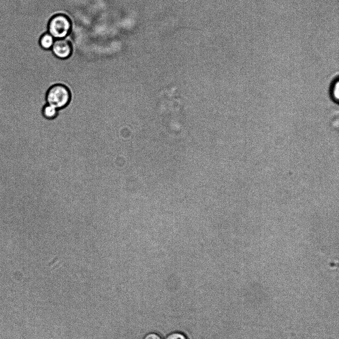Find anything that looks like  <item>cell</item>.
<instances>
[{"label": "cell", "instance_id": "obj_1", "mask_svg": "<svg viewBox=\"0 0 339 339\" xmlns=\"http://www.w3.org/2000/svg\"><path fill=\"white\" fill-rule=\"evenodd\" d=\"M71 94L66 85L56 84L50 87L46 92V99L49 104L60 110L66 107L70 103Z\"/></svg>", "mask_w": 339, "mask_h": 339}, {"label": "cell", "instance_id": "obj_2", "mask_svg": "<svg viewBox=\"0 0 339 339\" xmlns=\"http://www.w3.org/2000/svg\"><path fill=\"white\" fill-rule=\"evenodd\" d=\"M71 22L66 15L58 14L54 16L49 23V33L57 39H64L71 29Z\"/></svg>", "mask_w": 339, "mask_h": 339}, {"label": "cell", "instance_id": "obj_3", "mask_svg": "<svg viewBox=\"0 0 339 339\" xmlns=\"http://www.w3.org/2000/svg\"><path fill=\"white\" fill-rule=\"evenodd\" d=\"M54 54L58 58L66 59L71 53L70 44L64 39H57L52 47Z\"/></svg>", "mask_w": 339, "mask_h": 339}, {"label": "cell", "instance_id": "obj_4", "mask_svg": "<svg viewBox=\"0 0 339 339\" xmlns=\"http://www.w3.org/2000/svg\"><path fill=\"white\" fill-rule=\"evenodd\" d=\"M59 109L47 103L42 110V113L45 118L49 120L55 119L58 114Z\"/></svg>", "mask_w": 339, "mask_h": 339}, {"label": "cell", "instance_id": "obj_5", "mask_svg": "<svg viewBox=\"0 0 339 339\" xmlns=\"http://www.w3.org/2000/svg\"><path fill=\"white\" fill-rule=\"evenodd\" d=\"M54 38L49 33L43 34L40 39V44L44 49H48L52 47L55 42Z\"/></svg>", "mask_w": 339, "mask_h": 339}, {"label": "cell", "instance_id": "obj_6", "mask_svg": "<svg viewBox=\"0 0 339 339\" xmlns=\"http://www.w3.org/2000/svg\"><path fill=\"white\" fill-rule=\"evenodd\" d=\"M165 339H188L186 336L182 333L174 332L169 334Z\"/></svg>", "mask_w": 339, "mask_h": 339}, {"label": "cell", "instance_id": "obj_7", "mask_svg": "<svg viewBox=\"0 0 339 339\" xmlns=\"http://www.w3.org/2000/svg\"><path fill=\"white\" fill-rule=\"evenodd\" d=\"M334 84V85L331 87V95L333 99L338 100L339 96V84L338 80L337 81L336 83L335 82Z\"/></svg>", "mask_w": 339, "mask_h": 339}, {"label": "cell", "instance_id": "obj_8", "mask_svg": "<svg viewBox=\"0 0 339 339\" xmlns=\"http://www.w3.org/2000/svg\"><path fill=\"white\" fill-rule=\"evenodd\" d=\"M143 339H163L162 337L156 333H151L146 335Z\"/></svg>", "mask_w": 339, "mask_h": 339}]
</instances>
